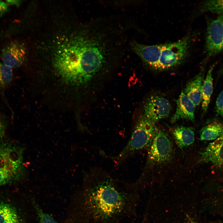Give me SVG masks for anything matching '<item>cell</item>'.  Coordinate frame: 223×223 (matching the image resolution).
<instances>
[{
  "mask_svg": "<svg viewBox=\"0 0 223 223\" xmlns=\"http://www.w3.org/2000/svg\"><path fill=\"white\" fill-rule=\"evenodd\" d=\"M139 196L133 186H122L109 174L92 170L75 202L72 223H119L136 214Z\"/></svg>",
  "mask_w": 223,
  "mask_h": 223,
  "instance_id": "cell-1",
  "label": "cell"
},
{
  "mask_svg": "<svg viewBox=\"0 0 223 223\" xmlns=\"http://www.w3.org/2000/svg\"><path fill=\"white\" fill-rule=\"evenodd\" d=\"M59 76L77 85L87 84L114 60L115 51L109 36L92 24L87 30L61 43L54 55Z\"/></svg>",
  "mask_w": 223,
  "mask_h": 223,
  "instance_id": "cell-2",
  "label": "cell"
},
{
  "mask_svg": "<svg viewBox=\"0 0 223 223\" xmlns=\"http://www.w3.org/2000/svg\"><path fill=\"white\" fill-rule=\"evenodd\" d=\"M24 148L11 142L0 140V186L23 179L26 174L23 163Z\"/></svg>",
  "mask_w": 223,
  "mask_h": 223,
  "instance_id": "cell-3",
  "label": "cell"
},
{
  "mask_svg": "<svg viewBox=\"0 0 223 223\" xmlns=\"http://www.w3.org/2000/svg\"><path fill=\"white\" fill-rule=\"evenodd\" d=\"M156 128L154 123L143 115H141L136 122L126 145L112 159L119 163L136 152L149 147L154 138Z\"/></svg>",
  "mask_w": 223,
  "mask_h": 223,
  "instance_id": "cell-4",
  "label": "cell"
},
{
  "mask_svg": "<svg viewBox=\"0 0 223 223\" xmlns=\"http://www.w3.org/2000/svg\"><path fill=\"white\" fill-rule=\"evenodd\" d=\"M146 165L153 167L164 164L171 161L174 151L172 142L163 130L156 128L154 136L149 147Z\"/></svg>",
  "mask_w": 223,
  "mask_h": 223,
  "instance_id": "cell-5",
  "label": "cell"
},
{
  "mask_svg": "<svg viewBox=\"0 0 223 223\" xmlns=\"http://www.w3.org/2000/svg\"><path fill=\"white\" fill-rule=\"evenodd\" d=\"M190 42L188 36L176 42L164 44L157 70H168L183 62L188 55Z\"/></svg>",
  "mask_w": 223,
  "mask_h": 223,
  "instance_id": "cell-6",
  "label": "cell"
},
{
  "mask_svg": "<svg viewBox=\"0 0 223 223\" xmlns=\"http://www.w3.org/2000/svg\"><path fill=\"white\" fill-rule=\"evenodd\" d=\"M205 50L207 59L223 51V14L208 22Z\"/></svg>",
  "mask_w": 223,
  "mask_h": 223,
  "instance_id": "cell-7",
  "label": "cell"
},
{
  "mask_svg": "<svg viewBox=\"0 0 223 223\" xmlns=\"http://www.w3.org/2000/svg\"><path fill=\"white\" fill-rule=\"evenodd\" d=\"M171 110V106L167 99L160 95L154 94L150 97L145 103L143 115L155 124L168 117Z\"/></svg>",
  "mask_w": 223,
  "mask_h": 223,
  "instance_id": "cell-8",
  "label": "cell"
},
{
  "mask_svg": "<svg viewBox=\"0 0 223 223\" xmlns=\"http://www.w3.org/2000/svg\"><path fill=\"white\" fill-rule=\"evenodd\" d=\"M129 46L144 64L157 70L164 44L147 45L133 41L130 43Z\"/></svg>",
  "mask_w": 223,
  "mask_h": 223,
  "instance_id": "cell-9",
  "label": "cell"
},
{
  "mask_svg": "<svg viewBox=\"0 0 223 223\" xmlns=\"http://www.w3.org/2000/svg\"><path fill=\"white\" fill-rule=\"evenodd\" d=\"M26 50L22 43L13 42L6 46L2 50V62L12 69L21 66L25 59Z\"/></svg>",
  "mask_w": 223,
  "mask_h": 223,
  "instance_id": "cell-10",
  "label": "cell"
},
{
  "mask_svg": "<svg viewBox=\"0 0 223 223\" xmlns=\"http://www.w3.org/2000/svg\"><path fill=\"white\" fill-rule=\"evenodd\" d=\"M198 163L209 162L218 167H223V134L209 143L200 153Z\"/></svg>",
  "mask_w": 223,
  "mask_h": 223,
  "instance_id": "cell-11",
  "label": "cell"
},
{
  "mask_svg": "<svg viewBox=\"0 0 223 223\" xmlns=\"http://www.w3.org/2000/svg\"><path fill=\"white\" fill-rule=\"evenodd\" d=\"M176 103V111L171 118V122L173 123L181 119L194 122L195 106L184 91H181Z\"/></svg>",
  "mask_w": 223,
  "mask_h": 223,
  "instance_id": "cell-12",
  "label": "cell"
},
{
  "mask_svg": "<svg viewBox=\"0 0 223 223\" xmlns=\"http://www.w3.org/2000/svg\"><path fill=\"white\" fill-rule=\"evenodd\" d=\"M203 72H201L188 82L184 92L195 107L199 105L202 101Z\"/></svg>",
  "mask_w": 223,
  "mask_h": 223,
  "instance_id": "cell-13",
  "label": "cell"
},
{
  "mask_svg": "<svg viewBox=\"0 0 223 223\" xmlns=\"http://www.w3.org/2000/svg\"><path fill=\"white\" fill-rule=\"evenodd\" d=\"M172 134L177 145L181 150L190 146L195 141L194 130L192 127L178 126L173 129Z\"/></svg>",
  "mask_w": 223,
  "mask_h": 223,
  "instance_id": "cell-14",
  "label": "cell"
},
{
  "mask_svg": "<svg viewBox=\"0 0 223 223\" xmlns=\"http://www.w3.org/2000/svg\"><path fill=\"white\" fill-rule=\"evenodd\" d=\"M0 223H25L20 212L13 205L0 200Z\"/></svg>",
  "mask_w": 223,
  "mask_h": 223,
  "instance_id": "cell-15",
  "label": "cell"
},
{
  "mask_svg": "<svg viewBox=\"0 0 223 223\" xmlns=\"http://www.w3.org/2000/svg\"><path fill=\"white\" fill-rule=\"evenodd\" d=\"M215 65L210 67L206 79L203 82L202 90V108L203 116L206 113L210 102L213 90L212 72Z\"/></svg>",
  "mask_w": 223,
  "mask_h": 223,
  "instance_id": "cell-16",
  "label": "cell"
},
{
  "mask_svg": "<svg viewBox=\"0 0 223 223\" xmlns=\"http://www.w3.org/2000/svg\"><path fill=\"white\" fill-rule=\"evenodd\" d=\"M223 134V124L213 122L203 127L200 132L201 140H216Z\"/></svg>",
  "mask_w": 223,
  "mask_h": 223,
  "instance_id": "cell-17",
  "label": "cell"
},
{
  "mask_svg": "<svg viewBox=\"0 0 223 223\" xmlns=\"http://www.w3.org/2000/svg\"><path fill=\"white\" fill-rule=\"evenodd\" d=\"M201 10L203 12H209L219 15L223 14V0L207 1L203 4Z\"/></svg>",
  "mask_w": 223,
  "mask_h": 223,
  "instance_id": "cell-18",
  "label": "cell"
},
{
  "mask_svg": "<svg viewBox=\"0 0 223 223\" xmlns=\"http://www.w3.org/2000/svg\"><path fill=\"white\" fill-rule=\"evenodd\" d=\"M13 69L2 62H0V87L5 86L11 81Z\"/></svg>",
  "mask_w": 223,
  "mask_h": 223,
  "instance_id": "cell-19",
  "label": "cell"
},
{
  "mask_svg": "<svg viewBox=\"0 0 223 223\" xmlns=\"http://www.w3.org/2000/svg\"><path fill=\"white\" fill-rule=\"evenodd\" d=\"M33 205L39 223H58L50 215L44 212L34 202H33Z\"/></svg>",
  "mask_w": 223,
  "mask_h": 223,
  "instance_id": "cell-20",
  "label": "cell"
},
{
  "mask_svg": "<svg viewBox=\"0 0 223 223\" xmlns=\"http://www.w3.org/2000/svg\"><path fill=\"white\" fill-rule=\"evenodd\" d=\"M216 110L217 114L223 117V90L219 94L216 101Z\"/></svg>",
  "mask_w": 223,
  "mask_h": 223,
  "instance_id": "cell-21",
  "label": "cell"
},
{
  "mask_svg": "<svg viewBox=\"0 0 223 223\" xmlns=\"http://www.w3.org/2000/svg\"><path fill=\"white\" fill-rule=\"evenodd\" d=\"M8 9L7 4L2 1H0V17L7 12Z\"/></svg>",
  "mask_w": 223,
  "mask_h": 223,
  "instance_id": "cell-22",
  "label": "cell"
},
{
  "mask_svg": "<svg viewBox=\"0 0 223 223\" xmlns=\"http://www.w3.org/2000/svg\"><path fill=\"white\" fill-rule=\"evenodd\" d=\"M5 128L4 124L0 119V140L2 139L5 134Z\"/></svg>",
  "mask_w": 223,
  "mask_h": 223,
  "instance_id": "cell-23",
  "label": "cell"
},
{
  "mask_svg": "<svg viewBox=\"0 0 223 223\" xmlns=\"http://www.w3.org/2000/svg\"><path fill=\"white\" fill-rule=\"evenodd\" d=\"M20 1H12V0H8L7 1V3L9 4L12 5H18L19 4Z\"/></svg>",
  "mask_w": 223,
  "mask_h": 223,
  "instance_id": "cell-24",
  "label": "cell"
},
{
  "mask_svg": "<svg viewBox=\"0 0 223 223\" xmlns=\"http://www.w3.org/2000/svg\"><path fill=\"white\" fill-rule=\"evenodd\" d=\"M196 223L195 222H193V221H189V222H187V223Z\"/></svg>",
  "mask_w": 223,
  "mask_h": 223,
  "instance_id": "cell-25",
  "label": "cell"
}]
</instances>
